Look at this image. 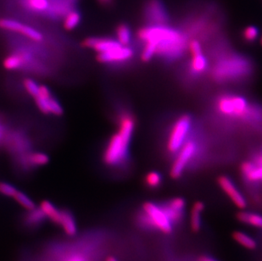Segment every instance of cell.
<instances>
[{
  "label": "cell",
  "mask_w": 262,
  "mask_h": 261,
  "mask_svg": "<svg viewBox=\"0 0 262 261\" xmlns=\"http://www.w3.org/2000/svg\"><path fill=\"white\" fill-rule=\"evenodd\" d=\"M250 160L253 163L254 165H262V148L255 152L253 156Z\"/></svg>",
  "instance_id": "obj_35"
},
{
  "label": "cell",
  "mask_w": 262,
  "mask_h": 261,
  "mask_svg": "<svg viewBox=\"0 0 262 261\" xmlns=\"http://www.w3.org/2000/svg\"><path fill=\"white\" fill-rule=\"evenodd\" d=\"M106 261H118L117 259L115 258L114 256H109L108 258L106 259Z\"/></svg>",
  "instance_id": "obj_39"
},
{
  "label": "cell",
  "mask_w": 262,
  "mask_h": 261,
  "mask_svg": "<svg viewBox=\"0 0 262 261\" xmlns=\"http://www.w3.org/2000/svg\"><path fill=\"white\" fill-rule=\"evenodd\" d=\"M137 37L143 43L154 44L155 55L169 61L182 56L188 45V37L185 34L167 25H147L137 31Z\"/></svg>",
  "instance_id": "obj_1"
},
{
  "label": "cell",
  "mask_w": 262,
  "mask_h": 261,
  "mask_svg": "<svg viewBox=\"0 0 262 261\" xmlns=\"http://www.w3.org/2000/svg\"><path fill=\"white\" fill-rule=\"evenodd\" d=\"M67 261H85V260L80 256H74L73 257H71V259H69Z\"/></svg>",
  "instance_id": "obj_37"
},
{
  "label": "cell",
  "mask_w": 262,
  "mask_h": 261,
  "mask_svg": "<svg viewBox=\"0 0 262 261\" xmlns=\"http://www.w3.org/2000/svg\"><path fill=\"white\" fill-rule=\"evenodd\" d=\"M14 199L20 206H22L25 210H28V211L34 210L36 208L34 202L32 201L28 196L20 191H17V193H15V195L14 196Z\"/></svg>",
  "instance_id": "obj_25"
},
{
  "label": "cell",
  "mask_w": 262,
  "mask_h": 261,
  "mask_svg": "<svg viewBox=\"0 0 262 261\" xmlns=\"http://www.w3.org/2000/svg\"><path fill=\"white\" fill-rule=\"evenodd\" d=\"M116 34L118 43L123 46L129 45L131 39V32L127 24L122 23L120 25H118L116 29Z\"/></svg>",
  "instance_id": "obj_21"
},
{
  "label": "cell",
  "mask_w": 262,
  "mask_h": 261,
  "mask_svg": "<svg viewBox=\"0 0 262 261\" xmlns=\"http://www.w3.org/2000/svg\"><path fill=\"white\" fill-rule=\"evenodd\" d=\"M134 129L135 119L133 116L129 112H123L119 117V128L117 132L123 136V139L130 142L133 135Z\"/></svg>",
  "instance_id": "obj_14"
},
{
  "label": "cell",
  "mask_w": 262,
  "mask_h": 261,
  "mask_svg": "<svg viewBox=\"0 0 262 261\" xmlns=\"http://www.w3.org/2000/svg\"><path fill=\"white\" fill-rule=\"evenodd\" d=\"M81 21V14L78 11L73 10L67 13L65 17L63 26L66 31H72L77 27Z\"/></svg>",
  "instance_id": "obj_23"
},
{
  "label": "cell",
  "mask_w": 262,
  "mask_h": 261,
  "mask_svg": "<svg viewBox=\"0 0 262 261\" xmlns=\"http://www.w3.org/2000/svg\"><path fill=\"white\" fill-rule=\"evenodd\" d=\"M22 25V23H20V21L12 20V19H2V20H0V28L7 30V31L19 32Z\"/></svg>",
  "instance_id": "obj_29"
},
{
  "label": "cell",
  "mask_w": 262,
  "mask_h": 261,
  "mask_svg": "<svg viewBox=\"0 0 262 261\" xmlns=\"http://www.w3.org/2000/svg\"><path fill=\"white\" fill-rule=\"evenodd\" d=\"M205 210V204L201 201H197L194 203L191 209L190 214V227L194 233L200 232L202 227L203 211Z\"/></svg>",
  "instance_id": "obj_15"
},
{
  "label": "cell",
  "mask_w": 262,
  "mask_h": 261,
  "mask_svg": "<svg viewBox=\"0 0 262 261\" xmlns=\"http://www.w3.org/2000/svg\"><path fill=\"white\" fill-rule=\"evenodd\" d=\"M23 85H24V88L26 89V91L31 97L35 98L38 94L39 86L37 85V83L33 80L31 79V78H26V79L24 80Z\"/></svg>",
  "instance_id": "obj_32"
},
{
  "label": "cell",
  "mask_w": 262,
  "mask_h": 261,
  "mask_svg": "<svg viewBox=\"0 0 262 261\" xmlns=\"http://www.w3.org/2000/svg\"><path fill=\"white\" fill-rule=\"evenodd\" d=\"M233 239L247 250H254L257 248V242L247 233L241 231H235L233 233Z\"/></svg>",
  "instance_id": "obj_20"
},
{
  "label": "cell",
  "mask_w": 262,
  "mask_h": 261,
  "mask_svg": "<svg viewBox=\"0 0 262 261\" xmlns=\"http://www.w3.org/2000/svg\"><path fill=\"white\" fill-rule=\"evenodd\" d=\"M142 16L150 26L167 25L170 21L168 10L162 0H146L142 8Z\"/></svg>",
  "instance_id": "obj_7"
},
{
  "label": "cell",
  "mask_w": 262,
  "mask_h": 261,
  "mask_svg": "<svg viewBox=\"0 0 262 261\" xmlns=\"http://www.w3.org/2000/svg\"><path fill=\"white\" fill-rule=\"evenodd\" d=\"M142 211L150 220L155 230L160 231L165 234H170L173 232V223L161 205H157L154 202L147 201L142 205Z\"/></svg>",
  "instance_id": "obj_8"
},
{
  "label": "cell",
  "mask_w": 262,
  "mask_h": 261,
  "mask_svg": "<svg viewBox=\"0 0 262 261\" xmlns=\"http://www.w3.org/2000/svg\"><path fill=\"white\" fill-rule=\"evenodd\" d=\"M19 33L34 42H42L43 40V35L41 33L40 31H37L31 26L24 25V24L21 26Z\"/></svg>",
  "instance_id": "obj_24"
},
{
  "label": "cell",
  "mask_w": 262,
  "mask_h": 261,
  "mask_svg": "<svg viewBox=\"0 0 262 261\" xmlns=\"http://www.w3.org/2000/svg\"><path fill=\"white\" fill-rule=\"evenodd\" d=\"M217 261V260H216V259L212 258V257H210V256H201V257H200V259H199V261Z\"/></svg>",
  "instance_id": "obj_36"
},
{
  "label": "cell",
  "mask_w": 262,
  "mask_h": 261,
  "mask_svg": "<svg viewBox=\"0 0 262 261\" xmlns=\"http://www.w3.org/2000/svg\"><path fill=\"white\" fill-rule=\"evenodd\" d=\"M261 44L262 45V38H261Z\"/></svg>",
  "instance_id": "obj_40"
},
{
  "label": "cell",
  "mask_w": 262,
  "mask_h": 261,
  "mask_svg": "<svg viewBox=\"0 0 262 261\" xmlns=\"http://www.w3.org/2000/svg\"><path fill=\"white\" fill-rule=\"evenodd\" d=\"M240 173L246 183L262 185V165H254L251 160H246L240 165Z\"/></svg>",
  "instance_id": "obj_13"
},
{
  "label": "cell",
  "mask_w": 262,
  "mask_h": 261,
  "mask_svg": "<svg viewBox=\"0 0 262 261\" xmlns=\"http://www.w3.org/2000/svg\"><path fill=\"white\" fill-rule=\"evenodd\" d=\"M25 5L33 12H43L49 7L48 0H25Z\"/></svg>",
  "instance_id": "obj_26"
},
{
  "label": "cell",
  "mask_w": 262,
  "mask_h": 261,
  "mask_svg": "<svg viewBox=\"0 0 262 261\" xmlns=\"http://www.w3.org/2000/svg\"><path fill=\"white\" fill-rule=\"evenodd\" d=\"M60 216V225L62 227L63 230L66 233V235L73 237L77 233V227L75 219L69 211L62 210Z\"/></svg>",
  "instance_id": "obj_18"
},
{
  "label": "cell",
  "mask_w": 262,
  "mask_h": 261,
  "mask_svg": "<svg viewBox=\"0 0 262 261\" xmlns=\"http://www.w3.org/2000/svg\"><path fill=\"white\" fill-rule=\"evenodd\" d=\"M193 125V119L189 115H182L174 123L169 133L167 150L171 154H176L188 140Z\"/></svg>",
  "instance_id": "obj_4"
},
{
  "label": "cell",
  "mask_w": 262,
  "mask_h": 261,
  "mask_svg": "<svg viewBox=\"0 0 262 261\" xmlns=\"http://www.w3.org/2000/svg\"><path fill=\"white\" fill-rule=\"evenodd\" d=\"M144 182L147 187L154 189L160 187L162 183V176L157 171H150L146 175Z\"/></svg>",
  "instance_id": "obj_28"
},
{
  "label": "cell",
  "mask_w": 262,
  "mask_h": 261,
  "mask_svg": "<svg viewBox=\"0 0 262 261\" xmlns=\"http://www.w3.org/2000/svg\"><path fill=\"white\" fill-rule=\"evenodd\" d=\"M217 183L220 188L225 193L237 208L240 210H245L247 207V200L245 196L230 177L224 175L220 176L217 178Z\"/></svg>",
  "instance_id": "obj_9"
},
{
  "label": "cell",
  "mask_w": 262,
  "mask_h": 261,
  "mask_svg": "<svg viewBox=\"0 0 262 261\" xmlns=\"http://www.w3.org/2000/svg\"><path fill=\"white\" fill-rule=\"evenodd\" d=\"M25 65V63L23 61L22 58L20 57V54H11L5 58L3 60V66L6 70L9 71H16L22 68Z\"/></svg>",
  "instance_id": "obj_22"
},
{
  "label": "cell",
  "mask_w": 262,
  "mask_h": 261,
  "mask_svg": "<svg viewBox=\"0 0 262 261\" xmlns=\"http://www.w3.org/2000/svg\"><path fill=\"white\" fill-rule=\"evenodd\" d=\"M83 46L86 48H90L98 54L111 51L122 47L117 40L106 38V37H88L83 42Z\"/></svg>",
  "instance_id": "obj_11"
},
{
  "label": "cell",
  "mask_w": 262,
  "mask_h": 261,
  "mask_svg": "<svg viewBox=\"0 0 262 261\" xmlns=\"http://www.w3.org/2000/svg\"><path fill=\"white\" fill-rule=\"evenodd\" d=\"M251 71L252 66L248 60L242 56L231 55L223 58L215 65L212 76L217 82L225 83L247 77Z\"/></svg>",
  "instance_id": "obj_2"
},
{
  "label": "cell",
  "mask_w": 262,
  "mask_h": 261,
  "mask_svg": "<svg viewBox=\"0 0 262 261\" xmlns=\"http://www.w3.org/2000/svg\"><path fill=\"white\" fill-rule=\"evenodd\" d=\"M27 160L29 164H31L33 166H43L49 163V157L46 153L37 152L30 154Z\"/></svg>",
  "instance_id": "obj_27"
},
{
  "label": "cell",
  "mask_w": 262,
  "mask_h": 261,
  "mask_svg": "<svg viewBox=\"0 0 262 261\" xmlns=\"http://www.w3.org/2000/svg\"><path fill=\"white\" fill-rule=\"evenodd\" d=\"M243 39L247 43H253L259 37V30L257 26H249L242 31Z\"/></svg>",
  "instance_id": "obj_30"
},
{
  "label": "cell",
  "mask_w": 262,
  "mask_h": 261,
  "mask_svg": "<svg viewBox=\"0 0 262 261\" xmlns=\"http://www.w3.org/2000/svg\"><path fill=\"white\" fill-rule=\"evenodd\" d=\"M17 191L13 185L9 184L8 182H0V194L9 198H14Z\"/></svg>",
  "instance_id": "obj_33"
},
{
  "label": "cell",
  "mask_w": 262,
  "mask_h": 261,
  "mask_svg": "<svg viewBox=\"0 0 262 261\" xmlns=\"http://www.w3.org/2000/svg\"><path fill=\"white\" fill-rule=\"evenodd\" d=\"M218 113L234 119L250 120L256 118V114L247 100L241 96L223 95L218 98L216 105Z\"/></svg>",
  "instance_id": "obj_3"
},
{
  "label": "cell",
  "mask_w": 262,
  "mask_h": 261,
  "mask_svg": "<svg viewBox=\"0 0 262 261\" xmlns=\"http://www.w3.org/2000/svg\"><path fill=\"white\" fill-rule=\"evenodd\" d=\"M208 67L207 60L202 53L192 54L191 60L189 64V71L193 76H200L203 74Z\"/></svg>",
  "instance_id": "obj_16"
},
{
  "label": "cell",
  "mask_w": 262,
  "mask_h": 261,
  "mask_svg": "<svg viewBox=\"0 0 262 261\" xmlns=\"http://www.w3.org/2000/svg\"><path fill=\"white\" fill-rule=\"evenodd\" d=\"M49 111H50V114L56 117H60L64 113L62 106L57 100L54 99V97H51L49 100Z\"/></svg>",
  "instance_id": "obj_34"
},
{
  "label": "cell",
  "mask_w": 262,
  "mask_h": 261,
  "mask_svg": "<svg viewBox=\"0 0 262 261\" xmlns=\"http://www.w3.org/2000/svg\"><path fill=\"white\" fill-rule=\"evenodd\" d=\"M160 205L173 224L182 221L186 207L185 199L183 198H173L164 205Z\"/></svg>",
  "instance_id": "obj_12"
},
{
  "label": "cell",
  "mask_w": 262,
  "mask_h": 261,
  "mask_svg": "<svg viewBox=\"0 0 262 261\" xmlns=\"http://www.w3.org/2000/svg\"><path fill=\"white\" fill-rule=\"evenodd\" d=\"M198 151L199 145L196 141L193 138H188L184 144L182 145V148L177 152V158L171 165L170 171L171 178L178 179L182 176L188 164L196 156Z\"/></svg>",
  "instance_id": "obj_6"
},
{
  "label": "cell",
  "mask_w": 262,
  "mask_h": 261,
  "mask_svg": "<svg viewBox=\"0 0 262 261\" xmlns=\"http://www.w3.org/2000/svg\"><path fill=\"white\" fill-rule=\"evenodd\" d=\"M134 52L129 46H122L111 51L98 54L96 59L102 64H113V63L127 62L132 59Z\"/></svg>",
  "instance_id": "obj_10"
},
{
  "label": "cell",
  "mask_w": 262,
  "mask_h": 261,
  "mask_svg": "<svg viewBox=\"0 0 262 261\" xmlns=\"http://www.w3.org/2000/svg\"><path fill=\"white\" fill-rule=\"evenodd\" d=\"M237 219L244 224L262 229V216L260 214L242 210L237 214Z\"/></svg>",
  "instance_id": "obj_17"
},
{
  "label": "cell",
  "mask_w": 262,
  "mask_h": 261,
  "mask_svg": "<svg viewBox=\"0 0 262 261\" xmlns=\"http://www.w3.org/2000/svg\"><path fill=\"white\" fill-rule=\"evenodd\" d=\"M130 142L123 139V136L117 132L109 140L106 150L104 152L103 160L106 165L111 167L118 166L127 161L129 155Z\"/></svg>",
  "instance_id": "obj_5"
},
{
  "label": "cell",
  "mask_w": 262,
  "mask_h": 261,
  "mask_svg": "<svg viewBox=\"0 0 262 261\" xmlns=\"http://www.w3.org/2000/svg\"><path fill=\"white\" fill-rule=\"evenodd\" d=\"M103 5H111L113 3V0H98Z\"/></svg>",
  "instance_id": "obj_38"
},
{
  "label": "cell",
  "mask_w": 262,
  "mask_h": 261,
  "mask_svg": "<svg viewBox=\"0 0 262 261\" xmlns=\"http://www.w3.org/2000/svg\"><path fill=\"white\" fill-rule=\"evenodd\" d=\"M44 218H45V216L42 212V210L40 209L35 208L34 210H30V213L27 216V222L29 224H39L43 222Z\"/></svg>",
  "instance_id": "obj_31"
},
{
  "label": "cell",
  "mask_w": 262,
  "mask_h": 261,
  "mask_svg": "<svg viewBox=\"0 0 262 261\" xmlns=\"http://www.w3.org/2000/svg\"><path fill=\"white\" fill-rule=\"evenodd\" d=\"M39 209L44 214L45 217L49 218L52 222H54L55 224L60 225L61 212L52 204L51 202L43 200L41 202Z\"/></svg>",
  "instance_id": "obj_19"
}]
</instances>
